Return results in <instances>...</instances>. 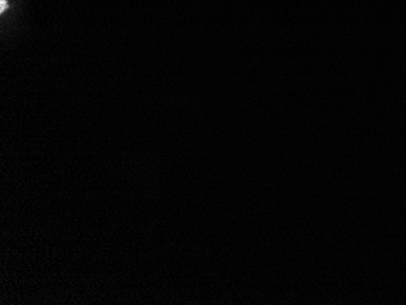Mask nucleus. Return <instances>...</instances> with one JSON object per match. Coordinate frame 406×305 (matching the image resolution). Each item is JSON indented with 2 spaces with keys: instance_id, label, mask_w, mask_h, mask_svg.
<instances>
[{
  "instance_id": "nucleus-1",
  "label": "nucleus",
  "mask_w": 406,
  "mask_h": 305,
  "mask_svg": "<svg viewBox=\"0 0 406 305\" xmlns=\"http://www.w3.org/2000/svg\"><path fill=\"white\" fill-rule=\"evenodd\" d=\"M8 8V1H6V0H0V13L4 14Z\"/></svg>"
}]
</instances>
